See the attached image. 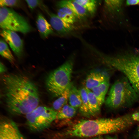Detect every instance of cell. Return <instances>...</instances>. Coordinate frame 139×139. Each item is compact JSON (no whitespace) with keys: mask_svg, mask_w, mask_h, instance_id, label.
<instances>
[{"mask_svg":"<svg viewBox=\"0 0 139 139\" xmlns=\"http://www.w3.org/2000/svg\"><path fill=\"white\" fill-rule=\"evenodd\" d=\"M0 139H2L0 138Z\"/></svg>","mask_w":139,"mask_h":139,"instance_id":"4dcf8cb0","label":"cell"},{"mask_svg":"<svg viewBox=\"0 0 139 139\" xmlns=\"http://www.w3.org/2000/svg\"><path fill=\"white\" fill-rule=\"evenodd\" d=\"M91 15L95 13L98 2L94 0H75Z\"/></svg>","mask_w":139,"mask_h":139,"instance_id":"7402d4cb","label":"cell"},{"mask_svg":"<svg viewBox=\"0 0 139 139\" xmlns=\"http://www.w3.org/2000/svg\"><path fill=\"white\" fill-rule=\"evenodd\" d=\"M36 25L40 33L44 38L47 37L53 33V28L50 24L41 13L38 15Z\"/></svg>","mask_w":139,"mask_h":139,"instance_id":"5bb4252c","label":"cell"},{"mask_svg":"<svg viewBox=\"0 0 139 139\" xmlns=\"http://www.w3.org/2000/svg\"><path fill=\"white\" fill-rule=\"evenodd\" d=\"M137 135L139 137V126H138L137 129Z\"/></svg>","mask_w":139,"mask_h":139,"instance_id":"f1b7e54d","label":"cell"},{"mask_svg":"<svg viewBox=\"0 0 139 139\" xmlns=\"http://www.w3.org/2000/svg\"><path fill=\"white\" fill-rule=\"evenodd\" d=\"M107 139H118L116 138L111 137L110 136H107Z\"/></svg>","mask_w":139,"mask_h":139,"instance_id":"83f0119b","label":"cell"},{"mask_svg":"<svg viewBox=\"0 0 139 139\" xmlns=\"http://www.w3.org/2000/svg\"><path fill=\"white\" fill-rule=\"evenodd\" d=\"M57 5L59 8L57 15L66 23L73 25L77 18L71 9L65 5L58 4Z\"/></svg>","mask_w":139,"mask_h":139,"instance_id":"4fadbf2b","label":"cell"},{"mask_svg":"<svg viewBox=\"0 0 139 139\" xmlns=\"http://www.w3.org/2000/svg\"><path fill=\"white\" fill-rule=\"evenodd\" d=\"M108 79H109V76L105 72L99 71L92 72L86 77L85 80V87L91 90Z\"/></svg>","mask_w":139,"mask_h":139,"instance_id":"8fae6325","label":"cell"},{"mask_svg":"<svg viewBox=\"0 0 139 139\" xmlns=\"http://www.w3.org/2000/svg\"><path fill=\"white\" fill-rule=\"evenodd\" d=\"M134 122L131 114L112 118L82 119L73 124L63 134L67 137H91L121 131Z\"/></svg>","mask_w":139,"mask_h":139,"instance_id":"7a4b0ae2","label":"cell"},{"mask_svg":"<svg viewBox=\"0 0 139 139\" xmlns=\"http://www.w3.org/2000/svg\"><path fill=\"white\" fill-rule=\"evenodd\" d=\"M0 138L2 139H26L16 123L6 117L2 118L0 120Z\"/></svg>","mask_w":139,"mask_h":139,"instance_id":"ba28073f","label":"cell"},{"mask_svg":"<svg viewBox=\"0 0 139 139\" xmlns=\"http://www.w3.org/2000/svg\"><path fill=\"white\" fill-rule=\"evenodd\" d=\"M0 54L3 57L12 63H14L15 59L8 46L5 41L2 39L0 40Z\"/></svg>","mask_w":139,"mask_h":139,"instance_id":"603a6c76","label":"cell"},{"mask_svg":"<svg viewBox=\"0 0 139 139\" xmlns=\"http://www.w3.org/2000/svg\"><path fill=\"white\" fill-rule=\"evenodd\" d=\"M50 22L53 28L62 35L70 33L74 29L73 25L66 23L54 13L50 14Z\"/></svg>","mask_w":139,"mask_h":139,"instance_id":"30bf717a","label":"cell"},{"mask_svg":"<svg viewBox=\"0 0 139 139\" xmlns=\"http://www.w3.org/2000/svg\"><path fill=\"white\" fill-rule=\"evenodd\" d=\"M139 100V95L125 76L116 80L111 87L105 100L106 105L113 109L130 105Z\"/></svg>","mask_w":139,"mask_h":139,"instance_id":"277c9868","label":"cell"},{"mask_svg":"<svg viewBox=\"0 0 139 139\" xmlns=\"http://www.w3.org/2000/svg\"><path fill=\"white\" fill-rule=\"evenodd\" d=\"M6 68L3 64L1 62H0V72L1 73H3L6 71Z\"/></svg>","mask_w":139,"mask_h":139,"instance_id":"4316f807","label":"cell"},{"mask_svg":"<svg viewBox=\"0 0 139 139\" xmlns=\"http://www.w3.org/2000/svg\"><path fill=\"white\" fill-rule=\"evenodd\" d=\"M86 88L87 92L90 114L91 116H94L100 111L101 106L99 105L97 98L92 91Z\"/></svg>","mask_w":139,"mask_h":139,"instance_id":"ac0fdd59","label":"cell"},{"mask_svg":"<svg viewBox=\"0 0 139 139\" xmlns=\"http://www.w3.org/2000/svg\"><path fill=\"white\" fill-rule=\"evenodd\" d=\"M109 85V79H108L91 90L101 106L105 101V96Z\"/></svg>","mask_w":139,"mask_h":139,"instance_id":"9a60e30c","label":"cell"},{"mask_svg":"<svg viewBox=\"0 0 139 139\" xmlns=\"http://www.w3.org/2000/svg\"><path fill=\"white\" fill-rule=\"evenodd\" d=\"M73 62L69 59L51 72L46 81L47 89L54 96L59 97L71 84Z\"/></svg>","mask_w":139,"mask_h":139,"instance_id":"5b68a950","label":"cell"},{"mask_svg":"<svg viewBox=\"0 0 139 139\" xmlns=\"http://www.w3.org/2000/svg\"><path fill=\"white\" fill-rule=\"evenodd\" d=\"M93 139H103V138L101 137H98L94 138Z\"/></svg>","mask_w":139,"mask_h":139,"instance_id":"f546056e","label":"cell"},{"mask_svg":"<svg viewBox=\"0 0 139 139\" xmlns=\"http://www.w3.org/2000/svg\"><path fill=\"white\" fill-rule=\"evenodd\" d=\"M0 34L16 56L20 57L23 52V45L22 40L18 35L15 31L6 29H3Z\"/></svg>","mask_w":139,"mask_h":139,"instance_id":"9c48e42d","label":"cell"},{"mask_svg":"<svg viewBox=\"0 0 139 139\" xmlns=\"http://www.w3.org/2000/svg\"><path fill=\"white\" fill-rule=\"evenodd\" d=\"M124 3V0H105L104 5L106 10L109 13L112 15H115L121 13Z\"/></svg>","mask_w":139,"mask_h":139,"instance_id":"2e32d148","label":"cell"},{"mask_svg":"<svg viewBox=\"0 0 139 139\" xmlns=\"http://www.w3.org/2000/svg\"><path fill=\"white\" fill-rule=\"evenodd\" d=\"M100 56L107 66L124 74L139 95V50H128L112 55L101 54Z\"/></svg>","mask_w":139,"mask_h":139,"instance_id":"3957f363","label":"cell"},{"mask_svg":"<svg viewBox=\"0 0 139 139\" xmlns=\"http://www.w3.org/2000/svg\"><path fill=\"white\" fill-rule=\"evenodd\" d=\"M20 1L17 0H0L1 7H14L17 6L20 3Z\"/></svg>","mask_w":139,"mask_h":139,"instance_id":"cb8c5ba5","label":"cell"},{"mask_svg":"<svg viewBox=\"0 0 139 139\" xmlns=\"http://www.w3.org/2000/svg\"><path fill=\"white\" fill-rule=\"evenodd\" d=\"M72 83L56 99L53 104V108L57 112L67 104L70 88Z\"/></svg>","mask_w":139,"mask_h":139,"instance_id":"d6986e66","label":"cell"},{"mask_svg":"<svg viewBox=\"0 0 139 139\" xmlns=\"http://www.w3.org/2000/svg\"><path fill=\"white\" fill-rule=\"evenodd\" d=\"M79 91L81 99L82 104L79 109L80 112L84 116H89L90 115L89 109L88 97L86 89L85 87L80 89Z\"/></svg>","mask_w":139,"mask_h":139,"instance_id":"44dd1931","label":"cell"},{"mask_svg":"<svg viewBox=\"0 0 139 139\" xmlns=\"http://www.w3.org/2000/svg\"><path fill=\"white\" fill-rule=\"evenodd\" d=\"M57 4L65 5L72 10L76 18L84 19L87 16V11L75 0H63L58 2Z\"/></svg>","mask_w":139,"mask_h":139,"instance_id":"7c38bea8","label":"cell"},{"mask_svg":"<svg viewBox=\"0 0 139 139\" xmlns=\"http://www.w3.org/2000/svg\"><path fill=\"white\" fill-rule=\"evenodd\" d=\"M125 5L126 6L135 5H139V0H127L126 1Z\"/></svg>","mask_w":139,"mask_h":139,"instance_id":"484cf974","label":"cell"},{"mask_svg":"<svg viewBox=\"0 0 139 139\" xmlns=\"http://www.w3.org/2000/svg\"><path fill=\"white\" fill-rule=\"evenodd\" d=\"M76 109L66 104L57 112L56 119L62 120L70 118L76 114Z\"/></svg>","mask_w":139,"mask_h":139,"instance_id":"ffe728a7","label":"cell"},{"mask_svg":"<svg viewBox=\"0 0 139 139\" xmlns=\"http://www.w3.org/2000/svg\"><path fill=\"white\" fill-rule=\"evenodd\" d=\"M0 27L3 29L26 33L31 29L24 18L12 9L2 7L0 9Z\"/></svg>","mask_w":139,"mask_h":139,"instance_id":"52a82bcc","label":"cell"},{"mask_svg":"<svg viewBox=\"0 0 139 139\" xmlns=\"http://www.w3.org/2000/svg\"><path fill=\"white\" fill-rule=\"evenodd\" d=\"M57 113L52 108L38 106L26 115V125L32 131H41L48 128L56 119Z\"/></svg>","mask_w":139,"mask_h":139,"instance_id":"8992f818","label":"cell"},{"mask_svg":"<svg viewBox=\"0 0 139 139\" xmlns=\"http://www.w3.org/2000/svg\"><path fill=\"white\" fill-rule=\"evenodd\" d=\"M70 105L75 108H80L82 101L79 90L74 86L72 84L70 88L68 100Z\"/></svg>","mask_w":139,"mask_h":139,"instance_id":"e0dca14e","label":"cell"},{"mask_svg":"<svg viewBox=\"0 0 139 139\" xmlns=\"http://www.w3.org/2000/svg\"><path fill=\"white\" fill-rule=\"evenodd\" d=\"M29 8L31 10H33L38 6L41 5L42 3L41 0H25Z\"/></svg>","mask_w":139,"mask_h":139,"instance_id":"d4e9b609","label":"cell"},{"mask_svg":"<svg viewBox=\"0 0 139 139\" xmlns=\"http://www.w3.org/2000/svg\"><path fill=\"white\" fill-rule=\"evenodd\" d=\"M6 108L12 114L26 115L38 107L39 94L37 86L22 75L8 74L2 79Z\"/></svg>","mask_w":139,"mask_h":139,"instance_id":"6da1fadb","label":"cell"}]
</instances>
